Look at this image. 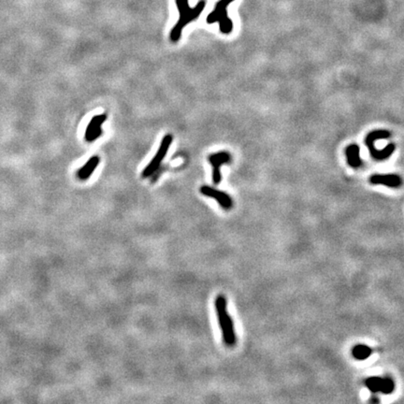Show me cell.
Here are the masks:
<instances>
[{"label":"cell","mask_w":404,"mask_h":404,"mask_svg":"<svg viewBox=\"0 0 404 404\" xmlns=\"http://www.w3.org/2000/svg\"><path fill=\"white\" fill-rule=\"evenodd\" d=\"M233 1L235 0H219L206 19L209 25L218 23L219 29L223 34H230L233 31V22L227 16V6Z\"/></svg>","instance_id":"4"},{"label":"cell","mask_w":404,"mask_h":404,"mask_svg":"<svg viewBox=\"0 0 404 404\" xmlns=\"http://www.w3.org/2000/svg\"><path fill=\"white\" fill-rule=\"evenodd\" d=\"M230 159L231 156L227 152H219L208 156V161L210 162L212 166V182L214 184H219L221 182L222 176L220 172V168L223 164L229 163Z\"/></svg>","instance_id":"8"},{"label":"cell","mask_w":404,"mask_h":404,"mask_svg":"<svg viewBox=\"0 0 404 404\" xmlns=\"http://www.w3.org/2000/svg\"><path fill=\"white\" fill-rule=\"evenodd\" d=\"M370 182L373 184H383L391 188H398L403 184V179L397 174H374Z\"/></svg>","instance_id":"10"},{"label":"cell","mask_w":404,"mask_h":404,"mask_svg":"<svg viewBox=\"0 0 404 404\" xmlns=\"http://www.w3.org/2000/svg\"><path fill=\"white\" fill-rule=\"evenodd\" d=\"M372 353H373V350L369 346L364 345V344H357L354 347L352 350L354 357L356 360H360V361L370 357Z\"/></svg>","instance_id":"13"},{"label":"cell","mask_w":404,"mask_h":404,"mask_svg":"<svg viewBox=\"0 0 404 404\" xmlns=\"http://www.w3.org/2000/svg\"><path fill=\"white\" fill-rule=\"evenodd\" d=\"M218 323L222 332L223 342L228 347H233L237 343L232 318L227 311V301L224 295H218L214 301Z\"/></svg>","instance_id":"2"},{"label":"cell","mask_w":404,"mask_h":404,"mask_svg":"<svg viewBox=\"0 0 404 404\" xmlns=\"http://www.w3.org/2000/svg\"><path fill=\"white\" fill-rule=\"evenodd\" d=\"M391 136V133L387 130H374V131L370 132L366 138H365V145L368 147L370 153L372 155V157L375 159V160H385L387 158H389L392 153L394 152L395 146L394 143H389L388 145H386L383 150H377L374 142H376L377 140H384V139H388Z\"/></svg>","instance_id":"3"},{"label":"cell","mask_w":404,"mask_h":404,"mask_svg":"<svg viewBox=\"0 0 404 404\" xmlns=\"http://www.w3.org/2000/svg\"><path fill=\"white\" fill-rule=\"evenodd\" d=\"M107 116L106 114L96 115L92 118L91 121L88 124V126L85 131V140L88 142H95L102 135L101 126L106 121Z\"/></svg>","instance_id":"9"},{"label":"cell","mask_w":404,"mask_h":404,"mask_svg":"<svg viewBox=\"0 0 404 404\" xmlns=\"http://www.w3.org/2000/svg\"><path fill=\"white\" fill-rule=\"evenodd\" d=\"M175 2L180 13V17L177 24L173 26L171 31L170 38L172 42L180 41L182 37V29L191 22L197 20L200 17L206 5L205 0H201L194 8H191L189 6L188 0H175Z\"/></svg>","instance_id":"1"},{"label":"cell","mask_w":404,"mask_h":404,"mask_svg":"<svg viewBox=\"0 0 404 404\" xmlns=\"http://www.w3.org/2000/svg\"><path fill=\"white\" fill-rule=\"evenodd\" d=\"M172 141H173V137L171 134H167V135L164 136V138L162 139L161 144L159 146L158 151L155 153V155L153 156L152 161L148 164V166L142 172V176L143 178H149L150 176L153 175L155 172L159 169L162 161L164 160L165 156L168 153V151L170 149V146L172 144Z\"/></svg>","instance_id":"5"},{"label":"cell","mask_w":404,"mask_h":404,"mask_svg":"<svg viewBox=\"0 0 404 404\" xmlns=\"http://www.w3.org/2000/svg\"><path fill=\"white\" fill-rule=\"evenodd\" d=\"M101 161L100 156L98 155H94L92 156L91 158L88 161L85 163V165L81 168L78 172V178L82 181L87 180L88 178H90L93 174V172H95V170L97 169V167L99 166Z\"/></svg>","instance_id":"12"},{"label":"cell","mask_w":404,"mask_h":404,"mask_svg":"<svg viewBox=\"0 0 404 404\" xmlns=\"http://www.w3.org/2000/svg\"><path fill=\"white\" fill-rule=\"evenodd\" d=\"M200 191L203 196L215 200L224 210H230L233 207V200L227 193L223 192L209 185H202Z\"/></svg>","instance_id":"7"},{"label":"cell","mask_w":404,"mask_h":404,"mask_svg":"<svg viewBox=\"0 0 404 404\" xmlns=\"http://www.w3.org/2000/svg\"><path fill=\"white\" fill-rule=\"evenodd\" d=\"M371 403H379V400L377 399L376 396H374V397L372 398V400H371Z\"/></svg>","instance_id":"14"},{"label":"cell","mask_w":404,"mask_h":404,"mask_svg":"<svg viewBox=\"0 0 404 404\" xmlns=\"http://www.w3.org/2000/svg\"><path fill=\"white\" fill-rule=\"evenodd\" d=\"M359 152H360L359 147L356 144H351L345 149V154L347 157L348 165L354 169L360 168L363 164V162L360 158Z\"/></svg>","instance_id":"11"},{"label":"cell","mask_w":404,"mask_h":404,"mask_svg":"<svg viewBox=\"0 0 404 404\" xmlns=\"http://www.w3.org/2000/svg\"><path fill=\"white\" fill-rule=\"evenodd\" d=\"M365 385L373 393L382 392L383 394H391L395 389L394 381L389 377H370L365 380Z\"/></svg>","instance_id":"6"}]
</instances>
